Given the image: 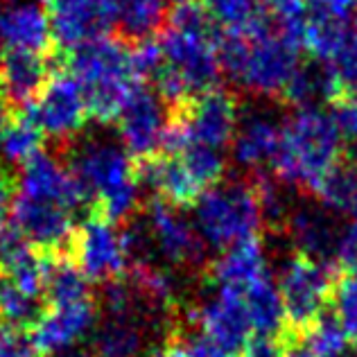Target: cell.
<instances>
[{
	"instance_id": "e0dca14e",
	"label": "cell",
	"mask_w": 357,
	"mask_h": 357,
	"mask_svg": "<svg viewBox=\"0 0 357 357\" xmlns=\"http://www.w3.org/2000/svg\"><path fill=\"white\" fill-rule=\"evenodd\" d=\"M285 229L294 242L296 253L328 262V265L337 262L344 220L326 211L319 202L294 204L285 222Z\"/></svg>"
},
{
	"instance_id": "ab89813d",
	"label": "cell",
	"mask_w": 357,
	"mask_h": 357,
	"mask_svg": "<svg viewBox=\"0 0 357 357\" xmlns=\"http://www.w3.org/2000/svg\"><path fill=\"white\" fill-rule=\"evenodd\" d=\"M149 357H190V355H188L185 346L176 337V333H170V337L165 340V344L158 346V349H154Z\"/></svg>"
},
{
	"instance_id": "bcb514c9",
	"label": "cell",
	"mask_w": 357,
	"mask_h": 357,
	"mask_svg": "<svg viewBox=\"0 0 357 357\" xmlns=\"http://www.w3.org/2000/svg\"><path fill=\"white\" fill-rule=\"evenodd\" d=\"M0 18H3V16H0Z\"/></svg>"
},
{
	"instance_id": "7dc6e473",
	"label": "cell",
	"mask_w": 357,
	"mask_h": 357,
	"mask_svg": "<svg viewBox=\"0 0 357 357\" xmlns=\"http://www.w3.org/2000/svg\"><path fill=\"white\" fill-rule=\"evenodd\" d=\"M355 357H357V355H355Z\"/></svg>"
},
{
	"instance_id": "4dcf8cb0",
	"label": "cell",
	"mask_w": 357,
	"mask_h": 357,
	"mask_svg": "<svg viewBox=\"0 0 357 357\" xmlns=\"http://www.w3.org/2000/svg\"><path fill=\"white\" fill-rule=\"evenodd\" d=\"M43 131L34 125L25 114H14L9 125L0 136V152L9 163L25 165L30 158H34L43 147Z\"/></svg>"
},
{
	"instance_id": "603a6c76",
	"label": "cell",
	"mask_w": 357,
	"mask_h": 357,
	"mask_svg": "<svg viewBox=\"0 0 357 357\" xmlns=\"http://www.w3.org/2000/svg\"><path fill=\"white\" fill-rule=\"evenodd\" d=\"M0 36L9 50L43 54L61 63V50L54 43L43 0H21L0 18Z\"/></svg>"
},
{
	"instance_id": "b9f144b4",
	"label": "cell",
	"mask_w": 357,
	"mask_h": 357,
	"mask_svg": "<svg viewBox=\"0 0 357 357\" xmlns=\"http://www.w3.org/2000/svg\"><path fill=\"white\" fill-rule=\"evenodd\" d=\"M52 357H96L93 353H86V351H63V353H57Z\"/></svg>"
},
{
	"instance_id": "836d02e7",
	"label": "cell",
	"mask_w": 357,
	"mask_h": 357,
	"mask_svg": "<svg viewBox=\"0 0 357 357\" xmlns=\"http://www.w3.org/2000/svg\"><path fill=\"white\" fill-rule=\"evenodd\" d=\"M328 111L344 140H357V93H340L328 105Z\"/></svg>"
},
{
	"instance_id": "44dd1931",
	"label": "cell",
	"mask_w": 357,
	"mask_h": 357,
	"mask_svg": "<svg viewBox=\"0 0 357 357\" xmlns=\"http://www.w3.org/2000/svg\"><path fill=\"white\" fill-rule=\"evenodd\" d=\"M57 68H61V63L43 54L9 48L0 52V93L14 114L23 111L39 96Z\"/></svg>"
},
{
	"instance_id": "2e32d148",
	"label": "cell",
	"mask_w": 357,
	"mask_h": 357,
	"mask_svg": "<svg viewBox=\"0 0 357 357\" xmlns=\"http://www.w3.org/2000/svg\"><path fill=\"white\" fill-rule=\"evenodd\" d=\"M192 319L204 337L231 351L244 349V344L253 337L244 296L240 289L233 287L211 285L208 296H204L202 303L197 305Z\"/></svg>"
},
{
	"instance_id": "d4e9b609",
	"label": "cell",
	"mask_w": 357,
	"mask_h": 357,
	"mask_svg": "<svg viewBox=\"0 0 357 357\" xmlns=\"http://www.w3.org/2000/svg\"><path fill=\"white\" fill-rule=\"evenodd\" d=\"M147 319L143 317H109L93 331V355L96 357H134L145 346Z\"/></svg>"
},
{
	"instance_id": "1f68e13d",
	"label": "cell",
	"mask_w": 357,
	"mask_h": 357,
	"mask_svg": "<svg viewBox=\"0 0 357 357\" xmlns=\"http://www.w3.org/2000/svg\"><path fill=\"white\" fill-rule=\"evenodd\" d=\"M349 335L335 317H321L303 331V351L312 357H349Z\"/></svg>"
},
{
	"instance_id": "60d3db41",
	"label": "cell",
	"mask_w": 357,
	"mask_h": 357,
	"mask_svg": "<svg viewBox=\"0 0 357 357\" xmlns=\"http://www.w3.org/2000/svg\"><path fill=\"white\" fill-rule=\"evenodd\" d=\"M12 116H14V109L7 105V100L3 98V93H0V136H3V131L9 125Z\"/></svg>"
},
{
	"instance_id": "d6986e66",
	"label": "cell",
	"mask_w": 357,
	"mask_h": 357,
	"mask_svg": "<svg viewBox=\"0 0 357 357\" xmlns=\"http://www.w3.org/2000/svg\"><path fill=\"white\" fill-rule=\"evenodd\" d=\"M98 324V301L89 298L70 305H48L30 331L41 357H52L68 351Z\"/></svg>"
},
{
	"instance_id": "9a60e30c",
	"label": "cell",
	"mask_w": 357,
	"mask_h": 357,
	"mask_svg": "<svg viewBox=\"0 0 357 357\" xmlns=\"http://www.w3.org/2000/svg\"><path fill=\"white\" fill-rule=\"evenodd\" d=\"M14 229L21 236L48 256H59L68 251V244L75 233L73 211L54 202L34 199L23 192H16L12 206Z\"/></svg>"
},
{
	"instance_id": "8992f818",
	"label": "cell",
	"mask_w": 357,
	"mask_h": 357,
	"mask_svg": "<svg viewBox=\"0 0 357 357\" xmlns=\"http://www.w3.org/2000/svg\"><path fill=\"white\" fill-rule=\"evenodd\" d=\"M238 122L240 109L236 98L229 91L213 89L172 107V122L163 152H178L190 145L224 152L236 136Z\"/></svg>"
},
{
	"instance_id": "6da1fadb",
	"label": "cell",
	"mask_w": 357,
	"mask_h": 357,
	"mask_svg": "<svg viewBox=\"0 0 357 357\" xmlns=\"http://www.w3.org/2000/svg\"><path fill=\"white\" fill-rule=\"evenodd\" d=\"M158 45L163 61L152 82L170 109L218 89L224 75L220 34L204 3L178 0L170 9Z\"/></svg>"
},
{
	"instance_id": "7402d4cb",
	"label": "cell",
	"mask_w": 357,
	"mask_h": 357,
	"mask_svg": "<svg viewBox=\"0 0 357 357\" xmlns=\"http://www.w3.org/2000/svg\"><path fill=\"white\" fill-rule=\"evenodd\" d=\"M18 192L34 197V199L54 202L73 213L89 202L86 190L77 181V176L68 170V165L45 152H39L23 165Z\"/></svg>"
},
{
	"instance_id": "f35d334b",
	"label": "cell",
	"mask_w": 357,
	"mask_h": 357,
	"mask_svg": "<svg viewBox=\"0 0 357 357\" xmlns=\"http://www.w3.org/2000/svg\"><path fill=\"white\" fill-rule=\"evenodd\" d=\"M312 3L319 12L342 21H349V16L357 14V0H312Z\"/></svg>"
},
{
	"instance_id": "ac0fdd59",
	"label": "cell",
	"mask_w": 357,
	"mask_h": 357,
	"mask_svg": "<svg viewBox=\"0 0 357 357\" xmlns=\"http://www.w3.org/2000/svg\"><path fill=\"white\" fill-rule=\"evenodd\" d=\"M280 136H283V122L269 109H249L240 114L236 136L231 140L233 161L244 170L262 172L274 165Z\"/></svg>"
},
{
	"instance_id": "484cf974",
	"label": "cell",
	"mask_w": 357,
	"mask_h": 357,
	"mask_svg": "<svg viewBox=\"0 0 357 357\" xmlns=\"http://www.w3.org/2000/svg\"><path fill=\"white\" fill-rule=\"evenodd\" d=\"M114 3L118 36L129 43L152 39L170 16L167 0H114Z\"/></svg>"
},
{
	"instance_id": "ba28073f",
	"label": "cell",
	"mask_w": 357,
	"mask_h": 357,
	"mask_svg": "<svg viewBox=\"0 0 357 357\" xmlns=\"http://www.w3.org/2000/svg\"><path fill=\"white\" fill-rule=\"evenodd\" d=\"M61 149L68 170L77 176V181L93 202L105 199L122 188L140 183L131 156L125 152V147L111 140L84 138L82 143L73 140Z\"/></svg>"
},
{
	"instance_id": "7c38bea8",
	"label": "cell",
	"mask_w": 357,
	"mask_h": 357,
	"mask_svg": "<svg viewBox=\"0 0 357 357\" xmlns=\"http://www.w3.org/2000/svg\"><path fill=\"white\" fill-rule=\"evenodd\" d=\"M143 224L152 247V258H161L165 267L183 271L197 269L204 262L206 244L181 208L152 199L147 204Z\"/></svg>"
},
{
	"instance_id": "277c9868",
	"label": "cell",
	"mask_w": 357,
	"mask_h": 357,
	"mask_svg": "<svg viewBox=\"0 0 357 357\" xmlns=\"http://www.w3.org/2000/svg\"><path fill=\"white\" fill-rule=\"evenodd\" d=\"M344 143L328 107L296 109L283 122V136L271 170L280 183L314 190L326 172L342 161Z\"/></svg>"
},
{
	"instance_id": "3957f363",
	"label": "cell",
	"mask_w": 357,
	"mask_h": 357,
	"mask_svg": "<svg viewBox=\"0 0 357 357\" xmlns=\"http://www.w3.org/2000/svg\"><path fill=\"white\" fill-rule=\"evenodd\" d=\"M301 41L276 21L247 36H220L222 73L256 98L285 96L301 63Z\"/></svg>"
},
{
	"instance_id": "ee69618b",
	"label": "cell",
	"mask_w": 357,
	"mask_h": 357,
	"mask_svg": "<svg viewBox=\"0 0 357 357\" xmlns=\"http://www.w3.org/2000/svg\"><path fill=\"white\" fill-rule=\"evenodd\" d=\"M355 27H357V21H355Z\"/></svg>"
},
{
	"instance_id": "30bf717a",
	"label": "cell",
	"mask_w": 357,
	"mask_h": 357,
	"mask_svg": "<svg viewBox=\"0 0 357 357\" xmlns=\"http://www.w3.org/2000/svg\"><path fill=\"white\" fill-rule=\"evenodd\" d=\"M21 114L30 118L45 138L57 140L61 147L73 143L89 120L86 100L79 84L63 68H57L50 75L43 91Z\"/></svg>"
},
{
	"instance_id": "5b68a950",
	"label": "cell",
	"mask_w": 357,
	"mask_h": 357,
	"mask_svg": "<svg viewBox=\"0 0 357 357\" xmlns=\"http://www.w3.org/2000/svg\"><path fill=\"white\" fill-rule=\"evenodd\" d=\"M195 229L211 249L227 251L249 240H258L265 224L258 188L247 181H220L195 204Z\"/></svg>"
},
{
	"instance_id": "f546056e",
	"label": "cell",
	"mask_w": 357,
	"mask_h": 357,
	"mask_svg": "<svg viewBox=\"0 0 357 357\" xmlns=\"http://www.w3.org/2000/svg\"><path fill=\"white\" fill-rule=\"evenodd\" d=\"M45 312V301L27 294L12 278L0 271V326L32 331Z\"/></svg>"
},
{
	"instance_id": "4fadbf2b",
	"label": "cell",
	"mask_w": 357,
	"mask_h": 357,
	"mask_svg": "<svg viewBox=\"0 0 357 357\" xmlns=\"http://www.w3.org/2000/svg\"><path fill=\"white\" fill-rule=\"evenodd\" d=\"M172 109L158 93L140 86L118 118L122 147L131 161H145L163 152Z\"/></svg>"
},
{
	"instance_id": "9c48e42d",
	"label": "cell",
	"mask_w": 357,
	"mask_h": 357,
	"mask_svg": "<svg viewBox=\"0 0 357 357\" xmlns=\"http://www.w3.org/2000/svg\"><path fill=\"white\" fill-rule=\"evenodd\" d=\"M66 253L77 262L91 283H111L125 278L131 269L122 231L96 211H91L89 218L75 227Z\"/></svg>"
},
{
	"instance_id": "4316f807",
	"label": "cell",
	"mask_w": 357,
	"mask_h": 357,
	"mask_svg": "<svg viewBox=\"0 0 357 357\" xmlns=\"http://www.w3.org/2000/svg\"><path fill=\"white\" fill-rule=\"evenodd\" d=\"M204 5L220 36H247L274 21L262 0H206Z\"/></svg>"
},
{
	"instance_id": "5bb4252c",
	"label": "cell",
	"mask_w": 357,
	"mask_h": 357,
	"mask_svg": "<svg viewBox=\"0 0 357 357\" xmlns=\"http://www.w3.org/2000/svg\"><path fill=\"white\" fill-rule=\"evenodd\" d=\"M43 7L61 52L102 39L116 27L114 0H43Z\"/></svg>"
},
{
	"instance_id": "cb8c5ba5",
	"label": "cell",
	"mask_w": 357,
	"mask_h": 357,
	"mask_svg": "<svg viewBox=\"0 0 357 357\" xmlns=\"http://www.w3.org/2000/svg\"><path fill=\"white\" fill-rule=\"evenodd\" d=\"M269 271L265 247L258 240H249L222 251V256L211 265L208 280L211 285L222 287H247Z\"/></svg>"
},
{
	"instance_id": "52a82bcc",
	"label": "cell",
	"mask_w": 357,
	"mask_h": 357,
	"mask_svg": "<svg viewBox=\"0 0 357 357\" xmlns=\"http://www.w3.org/2000/svg\"><path fill=\"white\" fill-rule=\"evenodd\" d=\"M276 285L283 301L287 333H303L324 317L328 301H333V265L294 253L280 265Z\"/></svg>"
},
{
	"instance_id": "e575fe53",
	"label": "cell",
	"mask_w": 357,
	"mask_h": 357,
	"mask_svg": "<svg viewBox=\"0 0 357 357\" xmlns=\"http://www.w3.org/2000/svg\"><path fill=\"white\" fill-rule=\"evenodd\" d=\"M0 357H41V353L23 328L0 326Z\"/></svg>"
},
{
	"instance_id": "8d00e7d4",
	"label": "cell",
	"mask_w": 357,
	"mask_h": 357,
	"mask_svg": "<svg viewBox=\"0 0 357 357\" xmlns=\"http://www.w3.org/2000/svg\"><path fill=\"white\" fill-rule=\"evenodd\" d=\"M178 337V333H176ZM181 340V337H178ZM185 351L190 357H240L238 351H231L227 346H220L218 342L208 340V337H204L202 333L199 335H192L188 337V340H181Z\"/></svg>"
},
{
	"instance_id": "d590c367",
	"label": "cell",
	"mask_w": 357,
	"mask_h": 357,
	"mask_svg": "<svg viewBox=\"0 0 357 357\" xmlns=\"http://www.w3.org/2000/svg\"><path fill=\"white\" fill-rule=\"evenodd\" d=\"M287 335H253L240 357H289L292 346Z\"/></svg>"
},
{
	"instance_id": "74e56055",
	"label": "cell",
	"mask_w": 357,
	"mask_h": 357,
	"mask_svg": "<svg viewBox=\"0 0 357 357\" xmlns=\"http://www.w3.org/2000/svg\"><path fill=\"white\" fill-rule=\"evenodd\" d=\"M16 176L12 170H7V167L0 163V233L5 231V224L7 220L12 218V206H14V199H16Z\"/></svg>"
},
{
	"instance_id": "83f0119b",
	"label": "cell",
	"mask_w": 357,
	"mask_h": 357,
	"mask_svg": "<svg viewBox=\"0 0 357 357\" xmlns=\"http://www.w3.org/2000/svg\"><path fill=\"white\" fill-rule=\"evenodd\" d=\"M93 298L91 280L77 267L68 253L50 256L48 280H45V307L48 305H70Z\"/></svg>"
},
{
	"instance_id": "f1b7e54d",
	"label": "cell",
	"mask_w": 357,
	"mask_h": 357,
	"mask_svg": "<svg viewBox=\"0 0 357 357\" xmlns=\"http://www.w3.org/2000/svg\"><path fill=\"white\" fill-rule=\"evenodd\" d=\"M317 202L342 220L357 215V165L340 161L314 188Z\"/></svg>"
},
{
	"instance_id": "7a4b0ae2",
	"label": "cell",
	"mask_w": 357,
	"mask_h": 357,
	"mask_svg": "<svg viewBox=\"0 0 357 357\" xmlns=\"http://www.w3.org/2000/svg\"><path fill=\"white\" fill-rule=\"evenodd\" d=\"M61 68L79 84L89 118L100 125L118 122L122 109L143 82L134 66L131 43L118 34H107L63 52Z\"/></svg>"
},
{
	"instance_id": "7bdbcfd3",
	"label": "cell",
	"mask_w": 357,
	"mask_h": 357,
	"mask_svg": "<svg viewBox=\"0 0 357 357\" xmlns=\"http://www.w3.org/2000/svg\"><path fill=\"white\" fill-rule=\"evenodd\" d=\"M289 357H312V355H307L303 349H301V351H289Z\"/></svg>"
},
{
	"instance_id": "8fae6325",
	"label": "cell",
	"mask_w": 357,
	"mask_h": 357,
	"mask_svg": "<svg viewBox=\"0 0 357 357\" xmlns=\"http://www.w3.org/2000/svg\"><path fill=\"white\" fill-rule=\"evenodd\" d=\"M301 48L333 75L342 93H357V27L324 12L310 14Z\"/></svg>"
},
{
	"instance_id": "d6a6232c",
	"label": "cell",
	"mask_w": 357,
	"mask_h": 357,
	"mask_svg": "<svg viewBox=\"0 0 357 357\" xmlns=\"http://www.w3.org/2000/svg\"><path fill=\"white\" fill-rule=\"evenodd\" d=\"M333 317L349 335V340L357 344V267H351L335 283Z\"/></svg>"
},
{
	"instance_id": "f6af8a7d",
	"label": "cell",
	"mask_w": 357,
	"mask_h": 357,
	"mask_svg": "<svg viewBox=\"0 0 357 357\" xmlns=\"http://www.w3.org/2000/svg\"><path fill=\"white\" fill-rule=\"evenodd\" d=\"M0 52H3V50H0Z\"/></svg>"
},
{
	"instance_id": "ffe728a7",
	"label": "cell",
	"mask_w": 357,
	"mask_h": 357,
	"mask_svg": "<svg viewBox=\"0 0 357 357\" xmlns=\"http://www.w3.org/2000/svg\"><path fill=\"white\" fill-rule=\"evenodd\" d=\"M134 165L140 185H149L156 199L170 204L174 208L183 211L188 206H195L197 199L206 192V188L197 181V176L178 154L161 152L145 161H134Z\"/></svg>"
}]
</instances>
